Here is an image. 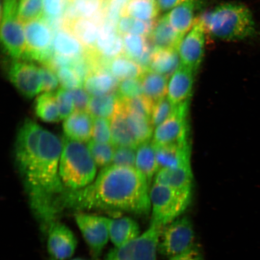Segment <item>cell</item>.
<instances>
[{
    "mask_svg": "<svg viewBox=\"0 0 260 260\" xmlns=\"http://www.w3.org/2000/svg\"><path fill=\"white\" fill-rule=\"evenodd\" d=\"M62 141L32 120L18 130L15 145L16 167L23 180L31 209L46 233L61 212L60 198L66 190L59 175Z\"/></svg>",
    "mask_w": 260,
    "mask_h": 260,
    "instance_id": "cell-1",
    "label": "cell"
},
{
    "mask_svg": "<svg viewBox=\"0 0 260 260\" xmlns=\"http://www.w3.org/2000/svg\"><path fill=\"white\" fill-rule=\"evenodd\" d=\"M149 184L137 169L110 165L104 168L89 186L66 190L61 211L103 210L145 215L151 211Z\"/></svg>",
    "mask_w": 260,
    "mask_h": 260,
    "instance_id": "cell-2",
    "label": "cell"
},
{
    "mask_svg": "<svg viewBox=\"0 0 260 260\" xmlns=\"http://www.w3.org/2000/svg\"><path fill=\"white\" fill-rule=\"evenodd\" d=\"M211 37L225 41H237L256 34L254 19L250 9L241 3L220 5L200 18Z\"/></svg>",
    "mask_w": 260,
    "mask_h": 260,
    "instance_id": "cell-3",
    "label": "cell"
},
{
    "mask_svg": "<svg viewBox=\"0 0 260 260\" xmlns=\"http://www.w3.org/2000/svg\"><path fill=\"white\" fill-rule=\"evenodd\" d=\"M96 167L87 145L64 136L59 175L66 190H80L89 186L95 180Z\"/></svg>",
    "mask_w": 260,
    "mask_h": 260,
    "instance_id": "cell-4",
    "label": "cell"
},
{
    "mask_svg": "<svg viewBox=\"0 0 260 260\" xmlns=\"http://www.w3.org/2000/svg\"><path fill=\"white\" fill-rule=\"evenodd\" d=\"M191 197V192L179 191L154 182L149 190L151 223L164 227L180 217L189 205Z\"/></svg>",
    "mask_w": 260,
    "mask_h": 260,
    "instance_id": "cell-5",
    "label": "cell"
},
{
    "mask_svg": "<svg viewBox=\"0 0 260 260\" xmlns=\"http://www.w3.org/2000/svg\"><path fill=\"white\" fill-rule=\"evenodd\" d=\"M19 0H3L1 41L6 53L14 59H23L26 50L24 26L18 17Z\"/></svg>",
    "mask_w": 260,
    "mask_h": 260,
    "instance_id": "cell-6",
    "label": "cell"
},
{
    "mask_svg": "<svg viewBox=\"0 0 260 260\" xmlns=\"http://www.w3.org/2000/svg\"><path fill=\"white\" fill-rule=\"evenodd\" d=\"M194 238L191 220L187 217H178L162 228L158 251L171 258L193 248Z\"/></svg>",
    "mask_w": 260,
    "mask_h": 260,
    "instance_id": "cell-7",
    "label": "cell"
},
{
    "mask_svg": "<svg viewBox=\"0 0 260 260\" xmlns=\"http://www.w3.org/2000/svg\"><path fill=\"white\" fill-rule=\"evenodd\" d=\"M24 26L26 50L23 60L48 64L54 54L51 49L53 34L50 26L43 18L27 22Z\"/></svg>",
    "mask_w": 260,
    "mask_h": 260,
    "instance_id": "cell-8",
    "label": "cell"
},
{
    "mask_svg": "<svg viewBox=\"0 0 260 260\" xmlns=\"http://www.w3.org/2000/svg\"><path fill=\"white\" fill-rule=\"evenodd\" d=\"M162 228L151 223L138 238L112 250L105 260H156Z\"/></svg>",
    "mask_w": 260,
    "mask_h": 260,
    "instance_id": "cell-9",
    "label": "cell"
},
{
    "mask_svg": "<svg viewBox=\"0 0 260 260\" xmlns=\"http://www.w3.org/2000/svg\"><path fill=\"white\" fill-rule=\"evenodd\" d=\"M8 77L18 92L27 99L42 93L41 68L28 60H13L8 68Z\"/></svg>",
    "mask_w": 260,
    "mask_h": 260,
    "instance_id": "cell-10",
    "label": "cell"
},
{
    "mask_svg": "<svg viewBox=\"0 0 260 260\" xmlns=\"http://www.w3.org/2000/svg\"><path fill=\"white\" fill-rule=\"evenodd\" d=\"M188 103L176 106L172 115L154 129L152 141L155 146L182 144L187 141Z\"/></svg>",
    "mask_w": 260,
    "mask_h": 260,
    "instance_id": "cell-11",
    "label": "cell"
},
{
    "mask_svg": "<svg viewBox=\"0 0 260 260\" xmlns=\"http://www.w3.org/2000/svg\"><path fill=\"white\" fill-rule=\"evenodd\" d=\"M75 220L94 256H99L110 240L108 217L79 213Z\"/></svg>",
    "mask_w": 260,
    "mask_h": 260,
    "instance_id": "cell-12",
    "label": "cell"
},
{
    "mask_svg": "<svg viewBox=\"0 0 260 260\" xmlns=\"http://www.w3.org/2000/svg\"><path fill=\"white\" fill-rule=\"evenodd\" d=\"M206 32L203 21L198 18L193 27L184 36L178 48L181 64L195 73L203 59Z\"/></svg>",
    "mask_w": 260,
    "mask_h": 260,
    "instance_id": "cell-13",
    "label": "cell"
},
{
    "mask_svg": "<svg viewBox=\"0 0 260 260\" xmlns=\"http://www.w3.org/2000/svg\"><path fill=\"white\" fill-rule=\"evenodd\" d=\"M47 248L53 260H69L76 251L77 240L69 227L63 223H52L47 231Z\"/></svg>",
    "mask_w": 260,
    "mask_h": 260,
    "instance_id": "cell-14",
    "label": "cell"
},
{
    "mask_svg": "<svg viewBox=\"0 0 260 260\" xmlns=\"http://www.w3.org/2000/svg\"><path fill=\"white\" fill-rule=\"evenodd\" d=\"M190 68L180 64L168 80L167 97L175 106L189 102L192 93L194 75Z\"/></svg>",
    "mask_w": 260,
    "mask_h": 260,
    "instance_id": "cell-15",
    "label": "cell"
},
{
    "mask_svg": "<svg viewBox=\"0 0 260 260\" xmlns=\"http://www.w3.org/2000/svg\"><path fill=\"white\" fill-rule=\"evenodd\" d=\"M122 36L116 26L104 21L100 25L95 54L99 58L111 60L124 54Z\"/></svg>",
    "mask_w": 260,
    "mask_h": 260,
    "instance_id": "cell-16",
    "label": "cell"
},
{
    "mask_svg": "<svg viewBox=\"0 0 260 260\" xmlns=\"http://www.w3.org/2000/svg\"><path fill=\"white\" fill-rule=\"evenodd\" d=\"M94 118L87 110H76L64 119V136L81 142H89L92 138Z\"/></svg>",
    "mask_w": 260,
    "mask_h": 260,
    "instance_id": "cell-17",
    "label": "cell"
},
{
    "mask_svg": "<svg viewBox=\"0 0 260 260\" xmlns=\"http://www.w3.org/2000/svg\"><path fill=\"white\" fill-rule=\"evenodd\" d=\"M202 3L200 0H187L166 14L168 21L175 30L182 35L193 27L197 19V14Z\"/></svg>",
    "mask_w": 260,
    "mask_h": 260,
    "instance_id": "cell-18",
    "label": "cell"
},
{
    "mask_svg": "<svg viewBox=\"0 0 260 260\" xmlns=\"http://www.w3.org/2000/svg\"><path fill=\"white\" fill-rule=\"evenodd\" d=\"M108 226L110 240L115 248L126 245L141 235L139 224L131 217H108Z\"/></svg>",
    "mask_w": 260,
    "mask_h": 260,
    "instance_id": "cell-19",
    "label": "cell"
},
{
    "mask_svg": "<svg viewBox=\"0 0 260 260\" xmlns=\"http://www.w3.org/2000/svg\"><path fill=\"white\" fill-rule=\"evenodd\" d=\"M183 37L184 35L179 34L172 27L165 15L155 21L154 27L148 38L154 50H178Z\"/></svg>",
    "mask_w": 260,
    "mask_h": 260,
    "instance_id": "cell-20",
    "label": "cell"
},
{
    "mask_svg": "<svg viewBox=\"0 0 260 260\" xmlns=\"http://www.w3.org/2000/svg\"><path fill=\"white\" fill-rule=\"evenodd\" d=\"M63 28L73 32L86 52L95 53L100 25L90 18L79 17L64 24Z\"/></svg>",
    "mask_w": 260,
    "mask_h": 260,
    "instance_id": "cell-21",
    "label": "cell"
},
{
    "mask_svg": "<svg viewBox=\"0 0 260 260\" xmlns=\"http://www.w3.org/2000/svg\"><path fill=\"white\" fill-rule=\"evenodd\" d=\"M154 178L155 183L179 191L191 192L193 175L190 164L174 169H162L158 171Z\"/></svg>",
    "mask_w": 260,
    "mask_h": 260,
    "instance_id": "cell-22",
    "label": "cell"
},
{
    "mask_svg": "<svg viewBox=\"0 0 260 260\" xmlns=\"http://www.w3.org/2000/svg\"><path fill=\"white\" fill-rule=\"evenodd\" d=\"M155 149L159 170L177 168L190 164L188 141L180 144L155 146Z\"/></svg>",
    "mask_w": 260,
    "mask_h": 260,
    "instance_id": "cell-23",
    "label": "cell"
},
{
    "mask_svg": "<svg viewBox=\"0 0 260 260\" xmlns=\"http://www.w3.org/2000/svg\"><path fill=\"white\" fill-rule=\"evenodd\" d=\"M126 123L138 145L151 140L154 128L150 117L128 108L118 96Z\"/></svg>",
    "mask_w": 260,
    "mask_h": 260,
    "instance_id": "cell-24",
    "label": "cell"
},
{
    "mask_svg": "<svg viewBox=\"0 0 260 260\" xmlns=\"http://www.w3.org/2000/svg\"><path fill=\"white\" fill-rule=\"evenodd\" d=\"M124 55L144 68L148 69L153 50L147 38L143 36L125 35L122 36Z\"/></svg>",
    "mask_w": 260,
    "mask_h": 260,
    "instance_id": "cell-25",
    "label": "cell"
},
{
    "mask_svg": "<svg viewBox=\"0 0 260 260\" xmlns=\"http://www.w3.org/2000/svg\"><path fill=\"white\" fill-rule=\"evenodd\" d=\"M140 79L141 81L142 95L153 105L167 96V77L150 69H146Z\"/></svg>",
    "mask_w": 260,
    "mask_h": 260,
    "instance_id": "cell-26",
    "label": "cell"
},
{
    "mask_svg": "<svg viewBox=\"0 0 260 260\" xmlns=\"http://www.w3.org/2000/svg\"><path fill=\"white\" fill-rule=\"evenodd\" d=\"M135 168L149 184L159 171L155 146L151 140L142 143L136 148Z\"/></svg>",
    "mask_w": 260,
    "mask_h": 260,
    "instance_id": "cell-27",
    "label": "cell"
},
{
    "mask_svg": "<svg viewBox=\"0 0 260 260\" xmlns=\"http://www.w3.org/2000/svg\"><path fill=\"white\" fill-rule=\"evenodd\" d=\"M119 81L110 73L95 70L89 73L84 81V88L91 96L106 95L118 89Z\"/></svg>",
    "mask_w": 260,
    "mask_h": 260,
    "instance_id": "cell-28",
    "label": "cell"
},
{
    "mask_svg": "<svg viewBox=\"0 0 260 260\" xmlns=\"http://www.w3.org/2000/svg\"><path fill=\"white\" fill-rule=\"evenodd\" d=\"M112 131V143L115 147L128 146L137 148L138 145L130 132L124 114L118 100L116 108L110 119Z\"/></svg>",
    "mask_w": 260,
    "mask_h": 260,
    "instance_id": "cell-29",
    "label": "cell"
},
{
    "mask_svg": "<svg viewBox=\"0 0 260 260\" xmlns=\"http://www.w3.org/2000/svg\"><path fill=\"white\" fill-rule=\"evenodd\" d=\"M55 54L77 59L85 54L86 50L72 32L63 28L55 34L53 42Z\"/></svg>",
    "mask_w": 260,
    "mask_h": 260,
    "instance_id": "cell-30",
    "label": "cell"
},
{
    "mask_svg": "<svg viewBox=\"0 0 260 260\" xmlns=\"http://www.w3.org/2000/svg\"><path fill=\"white\" fill-rule=\"evenodd\" d=\"M181 64L177 49L154 50L148 69L170 78Z\"/></svg>",
    "mask_w": 260,
    "mask_h": 260,
    "instance_id": "cell-31",
    "label": "cell"
},
{
    "mask_svg": "<svg viewBox=\"0 0 260 260\" xmlns=\"http://www.w3.org/2000/svg\"><path fill=\"white\" fill-rule=\"evenodd\" d=\"M109 71L119 81L130 79H139L144 69L125 55L110 60Z\"/></svg>",
    "mask_w": 260,
    "mask_h": 260,
    "instance_id": "cell-32",
    "label": "cell"
},
{
    "mask_svg": "<svg viewBox=\"0 0 260 260\" xmlns=\"http://www.w3.org/2000/svg\"><path fill=\"white\" fill-rule=\"evenodd\" d=\"M159 11L155 0H128L123 8V15L140 20L152 21L157 17Z\"/></svg>",
    "mask_w": 260,
    "mask_h": 260,
    "instance_id": "cell-33",
    "label": "cell"
},
{
    "mask_svg": "<svg viewBox=\"0 0 260 260\" xmlns=\"http://www.w3.org/2000/svg\"><path fill=\"white\" fill-rule=\"evenodd\" d=\"M36 113L42 121L56 122L61 120L56 93L43 92L36 100Z\"/></svg>",
    "mask_w": 260,
    "mask_h": 260,
    "instance_id": "cell-34",
    "label": "cell"
},
{
    "mask_svg": "<svg viewBox=\"0 0 260 260\" xmlns=\"http://www.w3.org/2000/svg\"><path fill=\"white\" fill-rule=\"evenodd\" d=\"M118 96L117 93L91 96L88 111L93 118L110 119L115 112Z\"/></svg>",
    "mask_w": 260,
    "mask_h": 260,
    "instance_id": "cell-35",
    "label": "cell"
},
{
    "mask_svg": "<svg viewBox=\"0 0 260 260\" xmlns=\"http://www.w3.org/2000/svg\"><path fill=\"white\" fill-rule=\"evenodd\" d=\"M155 21H145L123 15L120 18L117 30L122 36L136 35L148 37L155 24Z\"/></svg>",
    "mask_w": 260,
    "mask_h": 260,
    "instance_id": "cell-36",
    "label": "cell"
},
{
    "mask_svg": "<svg viewBox=\"0 0 260 260\" xmlns=\"http://www.w3.org/2000/svg\"><path fill=\"white\" fill-rule=\"evenodd\" d=\"M80 17L100 22L104 18L106 0H70Z\"/></svg>",
    "mask_w": 260,
    "mask_h": 260,
    "instance_id": "cell-37",
    "label": "cell"
},
{
    "mask_svg": "<svg viewBox=\"0 0 260 260\" xmlns=\"http://www.w3.org/2000/svg\"><path fill=\"white\" fill-rule=\"evenodd\" d=\"M87 146L97 167L104 168L112 165L115 150L112 144H103L92 139Z\"/></svg>",
    "mask_w": 260,
    "mask_h": 260,
    "instance_id": "cell-38",
    "label": "cell"
},
{
    "mask_svg": "<svg viewBox=\"0 0 260 260\" xmlns=\"http://www.w3.org/2000/svg\"><path fill=\"white\" fill-rule=\"evenodd\" d=\"M43 16L42 0H19L18 17L24 24Z\"/></svg>",
    "mask_w": 260,
    "mask_h": 260,
    "instance_id": "cell-39",
    "label": "cell"
},
{
    "mask_svg": "<svg viewBox=\"0 0 260 260\" xmlns=\"http://www.w3.org/2000/svg\"><path fill=\"white\" fill-rule=\"evenodd\" d=\"M176 106L172 105L167 96L159 100L152 106L150 119L154 129L172 115Z\"/></svg>",
    "mask_w": 260,
    "mask_h": 260,
    "instance_id": "cell-40",
    "label": "cell"
},
{
    "mask_svg": "<svg viewBox=\"0 0 260 260\" xmlns=\"http://www.w3.org/2000/svg\"><path fill=\"white\" fill-rule=\"evenodd\" d=\"M92 139L103 144H112L111 125L109 119L94 118Z\"/></svg>",
    "mask_w": 260,
    "mask_h": 260,
    "instance_id": "cell-41",
    "label": "cell"
},
{
    "mask_svg": "<svg viewBox=\"0 0 260 260\" xmlns=\"http://www.w3.org/2000/svg\"><path fill=\"white\" fill-rule=\"evenodd\" d=\"M56 73L63 88L71 90L82 86V79L73 68L61 67L57 69Z\"/></svg>",
    "mask_w": 260,
    "mask_h": 260,
    "instance_id": "cell-42",
    "label": "cell"
},
{
    "mask_svg": "<svg viewBox=\"0 0 260 260\" xmlns=\"http://www.w3.org/2000/svg\"><path fill=\"white\" fill-rule=\"evenodd\" d=\"M58 109L61 119H65L76 111L74 100L71 90L61 87L56 93Z\"/></svg>",
    "mask_w": 260,
    "mask_h": 260,
    "instance_id": "cell-43",
    "label": "cell"
},
{
    "mask_svg": "<svg viewBox=\"0 0 260 260\" xmlns=\"http://www.w3.org/2000/svg\"><path fill=\"white\" fill-rule=\"evenodd\" d=\"M117 95L121 99L126 100L142 96V89L140 78L119 81Z\"/></svg>",
    "mask_w": 260,
    "mask_h": 260,
    "instance_id": "cell-44",
    "label": "cell"
},
{
    "mask_svg": "<svg viewBox=\"0 0 260 260\" xmlns=\"http://www.w3.org/2000/svg\"><path fill=\"white\" fill-rule=\"evenodd\" d=\"M136 157V148L128 146L116 147L112 165L135 168Z\"/></svg>",
    "mask_w": 260,
    "mask_h": 260,
    "instance_id": "cell-45",
    "label": "cell"
},
{
    "mask_svg": "<svg viewBox=\"0 0 260 260\" xmlns=\"http://www.w3.org/2000/svg\"><path fill=\"white\" fill-rule=\"evenodd\" d=\"M41 71L42 79V93L53 92L57 89L60 84L57 73H54V70L51 68L44 64L41 67Z\"/></svg>",
    "mask_w": 260,
    "mask_h": 260,
    "instance_id": "cell-46",
    "label": "cell"
},
{
    "mask_svg": "<svg viewBox=\"0 0 260 260\" xmlns=\"http://www.w3.org/2000/svg\"><path fill=\"white\" fill-rule=\"evenodd\" d=\"M43 3V18L53 19L60 18L62 14L67 0H42Z\"/></svg>",
    "mask_w": 260,
    "mask_h": 260,
    "instance_id": "cell-47",
    "label": "cell"
},
{
    "mask_svg": "<svg viewBox=\"0 0 260 260\" xmlns=\"http://www.w3.org/2000/svg\"><path fill=\"white\" fill-rule=\"evenodd\" d=\"M71 91L74 98L76 110H87L91 98L90 94L82 87L71 89Z\"/></svg>",
    "mask_w": 260,
    "mask_h": 260,
    "instance_id": "cell-48",
    "label": "cell"
},
{
    "mask_svg": "<svg viewBox=\"0 0 260 260\" xmlns=\"http://www.w3.org/2000/svg\"><path fill=\"white\" fill-rule=\"evenodd\" d=\"M168 260H204L200 250L197 246L187 250L180 254L172 256Z\"/></svg>",
    "mask_w": 260,
    "mask_h": 260,
    "instance_id": "cell-49",
    "label": "cell"
},
{
    "mask_svg": "<svg viewBox=\"0 0 260 260\" xmlns=\"http://www.w3.org/2000/svg\"><path fill=\"white\" fill-rule=\"evenodd\" d=\"M159 9L161 12L171 11L177 6L187 0H155Z\"/></svg>",
    "mask_w": 260,
    "mask_h": 260,
    "instance_id": "cell-50",
    "label": "cell"
},
{
    "mask_svg": "<svg viewBox=\"0 0 260 260\" xmlns=\"http://www.w3.org/2000/svg\"><path fill=\"white\" fill-rule=\"evenodd\" d=\"M111 1H115L116 2H118L120 3V4H121L123 6H125L126 4V3L128 2V0H111Z\"/></svg>",
    "mask_w": 260,
    "mask_h": 260,
    "instance_id": "cell-51",
    "label": "cell"
},
{
    "mask_svg": "<svg viewBox=\"0 0 260 260\" xmlns=\"http://www.w3.org/2000/svg\"><path fill=\"white\" fill-rule=\"evenodd\" d=\"M69 260H88V259L81 258H73V259L71 258Z\"/></svg>",
    "mask_w": 260,
    "mask_h": 260,
    "instance_id": "cell-52",
    "label": "cell"
}]
</instances>
